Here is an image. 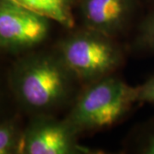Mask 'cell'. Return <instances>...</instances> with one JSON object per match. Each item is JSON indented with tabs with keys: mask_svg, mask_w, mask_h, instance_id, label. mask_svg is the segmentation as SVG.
<instances>
[{
	"mask_svg": "<svg viewBox=\"0 0 154 154\" xmlns=\"http://www.w3.org/2000/svg\"><path fill=\"white\" fill-rule=\"evenodd\" d=\"M77 82L57 50L26 57L13 73V85L18 99L38 115L52 114L66 105Z\"/></svg>",
	"mask_w": 154,
	"mask_h": 154,
	"instance_id": "cell-1",
	"label": "cell"
},
{
	"mask_svg": "<svg viewBox=\"0 0 154 154\" xmlns=\"http://www.w3.org/2000/svg\"><path fill=\"white\" fill-rule=\"evenodd\" d=\"M20 140L17 139V130L14 123L5 122L0 125V154L9 153L17 146Z\"/></svg>",
	"mask_w": 154,
	"mask_h": 154,
	"instance_id": "cell-10",
	"label": "cell"
},
{
	"mask_svg": "<svg viewBox=\"0 0 154 154\" xmlns=\"http://www.w3.org/2000/svg\"><path fill=\"white\" fill-rule=\"evenodd\" d=\"M84 28L114 38L127 28L135 10V0H79Z\"/></svg>",
	"mask_w": 154,
	"mask_h": 154,
	"instance_id": "cell-6",
	"label": "cell"
},
{
	"mask_svg": "<svg viewBox=\"0 0 154 154\" xmlns=\"http://www.w3.org/2000/svg\"><path fill=\"white\" fill-rule=\"evenodd\" d=\"M56 50L85 85L112 75L122 62V51L114 38L84 27L62 38Z\"/></svg>",
	"mask_w": 154,
	"mask_h": 154,
	"instance_id": "cell-3",
	"label": "cell"
},
{
	"mask_svg": "<svg viewBox=\"0 0 154 154\" xmlns=\"http://www.w3.org/2000/svg\"><path fill=\"white\" fill-rule=\"evenodd\" d=\"M134 45L137 51L154 53V9L140 22Z\"/></svg>",
	"mask_w": 154,
	"mask_h": 154,
	"instance_id": "cell-8",
	"label": "cell"
},
{
	"mask_svg": "<svg viewBox=\"0 0 154 154\" xmlns=\"http://www.w3.org/2000/svg\"><path fill=\"white\" fill-rule=\"evenodd\" d=\"M139 103L154 104V75L137 86Z\"/></svg>",
	"mask_w": 154,
	"mask_h": 154,
	"instance_id": "cell-11",
	"label": "cell"
},
{
	"mask_svg": "<svg viewBox=\"0 0 154 154\" xmlns=\"http://www.w3.org/2000/svg\"><path fill=\"white\" fill-rule=\"evenodd\" d=\"M137 103V87L110 75L85 85L65 119L81 135L114 125Z\"/></svg>",
	"mask_w": 154,
	"mask_h": 154,
	"instance_id": "cell-2",
	"label": "cell"
},
{
	"mask_svg": "<svg viewBox=\"0 0 154 154\" xmlns=\"http://www.w3.org/2000/svg\"><path fill=\"white\" fill-rule=\"evenodd\" d=\"M49 21L13 0H0V46L14 51L37 46L49 35Z\"/></svg>",
	"mask_w": 154,
	"mask_h": 154,
	"instance_id": "cell-5",
	"label": "cell"
},
{
	"mask_svg": "<svg viewBox=\"0 0 154 154\" xmlns=\"http://www.w3.org/2000/svg\"><path fill=\"white\" fill-rule=\"evenodd\" d=\"M134 149L138 153L154 154V117L144 122L136 130Z\"/></svg>",
	"mask_w": 154,
	"mask_h": 154,
	"instance_id": "cell-9",
	"label": "cell"
},
{
	"mask_svg": "<svg viewBox=\"0 0 154 154\" xmlns=\"http://www.w3.org/2000/svg\"><path fill=\"white\" fill-rule=\"evenodd\" d=\"M17 4L35 11L57 22L66 28L75 26L74 7L76 0H13Z\"/></svg>",
	"mask_w": 154,
	"mask_h": 154,
	"instance_id": "cell-7",
	"label": "cell"
},
{
	"mask_svg": "<svg viewBox=\"0 0 154 154\" xmlns=\"http://www.w3.org/2000/svg\"><path fill=\"white\" fill-rule=\"evenodd\" d=\"M79 136L65 118L38 115L22 135L18 151L28 154L92 153L91 149L80 145Z\"/></svg>",
	"mask_w": 154,
	"mask_h": 154,
	"instance_id": "cell-4",
	"label": "cell"
},
{
	"mask_svg": "<svg viewBox=\"0 0 154 154\" xmlns=\"http://www.w3.org/2000/svg\"><path fill=\"white\" fill-rule=\"evenodd\" d=\"M153 1H154V0H153Z\"/></svg>",
	"mask_w": 154,
	"mask_h": 154,
	"instance_id": "cell-12",
	"label": "cell"
}]
</instances>
